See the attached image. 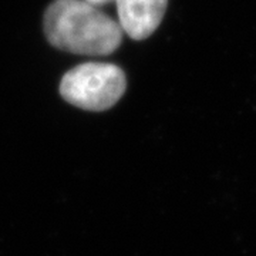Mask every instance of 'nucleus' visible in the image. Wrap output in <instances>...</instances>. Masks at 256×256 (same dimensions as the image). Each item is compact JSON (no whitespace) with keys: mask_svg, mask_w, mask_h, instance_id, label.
Wrapping results in <instances>:
<instances>
[{"mask_svg":"<svg viewBox=\"0 0 256 256\" xmlns=\"http://www.w3.org/2000/svg\"><path fill=\"white\" fill-rule=\"evenodd\" d=\"M120 26L134 40H144L156 32L168 0H116Z\"/></svg>","mask_w":256,"mask_h":256,"instance_id":"3","label":"nucleus"},{"mask_svg":"<svg viewBox=\"0 0 256 256\" xmlns=\"http://www.w3.org/2000/svg\"><path fill=\"white\" fill-rule=\"evenodd\" d=\"M87 3H90L92 6H101V4H106V3H110V2H114V0H84Z\"/></svg>","mask_w":256,"mask_h":256,"instance_id":"4","label":"nucleus"},{"mask_svg":"<svg viewBox=\"0 0 256 256\" xmlns=\"http://www.w3.org/2000/svg\"><path fill=\"white\" fill-rule=\"evenodd\" d=\"M43 23L48 43L74 54L108 56L122 42L120 23L84 0H54Z\"/></svg>","mask_w":256,"mask_h":256,"instance_id":"1","label":"nucleus"},{"mask_svg":"<svg viewBox=\"0 0 256 256\" xmlns=\"http://www.w3.org/2000/svg\"><path fill=\"white\" fill-rule=\"evenodd\" d=\"M127 87L126 74L111 63H82L64 74L60 94L64 100L87 111L111 108Z\"/></svg>","mask_w":256,"mask_h":256,"instance_id":"2","label":"nucleus"}]
</instances>
